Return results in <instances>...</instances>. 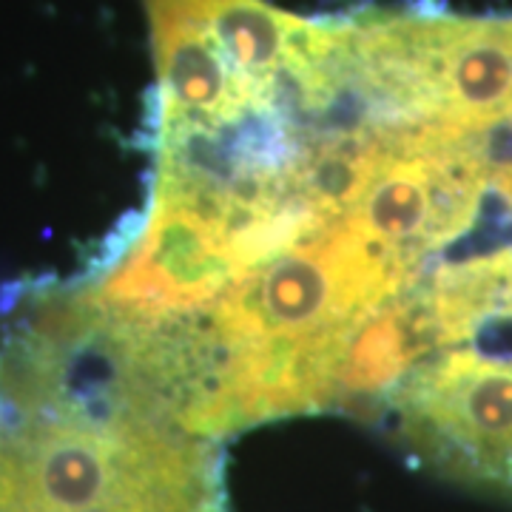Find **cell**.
Instances as JSON below:
<instances>
[{
    "label": "cell",
    "mask_w": 512,
    "mask_h": 512,
    "mask_svg": "<svg viewBox=\"0 0 512 512\" xmlns=\"http://www.w3.org/2000/svg\"><path fill=\"white\" fill-rule=\"evenodd\" d=\"M433 350L379 419L419 467L512 507V291L495 245L467 248L427 282Z\"/></svg>",
    "instance_id": "cell-1"
},
{
    "label": "cell",
    "mask_w": 512,
    "mask_h": 512,
    "mask_svg": "<svg viewBox=\"0 0 512 512\" xmlns=\"http://www.w3.org/2000/svg\"><path fill=\"white\" fill-rule=\"evenodd\" d=\"M487 154L495 194L512 208V123L487 131Z\"/></svg>",
    "instance_id": "cell-2"
}]
</instances>
